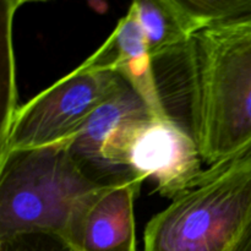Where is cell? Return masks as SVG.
Listing matches in <instances>:
<instances>
[{
  "label": "cell",
  "mask_w": 251,
  "mask_h": 251,
  "mask_svg": "<svg viewBox=\"0 0 251 251\" xmlns=\"http://www.w3.org/2000/svg\"><path fill=\"white\" fill-rule=\"evenodd\" d=\"M152 61L164 112L208 168L251 159V24L201 29Z\"/></svg>",
  "instance_id": "cell-1"
},
{
  "label": "cell",
  "mask_w": 251,
  "mask_h": 251,
  "mask_svg": "<svg viewBox=\"0 0 251 251\" xmlns=\"http://www.w3.org/2000/svg\"><path fill=\"white\" fill-rule=\"evenodd\" d=\"M142 251H251V159L206 169L150 220Z\"/></svg>",
  "instance_id": "cell-2"
},
{
  "label": "cell",
  "mask_w": 251,
  "mask_h": 251,
  "mask_svg": "<svg viewBox=\"0 0 251 251\" xmlns=\"http://www.w3.org/2000/svg\"><path fill=\"white\" fill-rule=\"evenodd\" d=\"M102 184L69 142L7 154L0 159V240L26 233L61 239L81 199Z\"/></svg>",
  "instance_id": "cell-3"
},
{
  "label": "cell",
  "mask_w": 251,
  "mask_h": 251,
  "mask_svg": "<svg viewBox=\"0 0 251 251\" xmlns=\"http://www.w3.org/2000/svg\"><path fill=\"white\" fill-rule=\"evenodd\" d=\"M126 83L112 71L80 66L20 105L0 139V159L27 150L68 142L91 114Z\"/></svg>",
  "instance_id": "cell-4"
},
{
  "label": "cell",
  "mask_w": 251,
  "mask_h": 251,
  "mask_svg": "<svg viewBox=\"0 0 251 251\" xmlns=\"http://www.w3.org/2000/svg\"><path fill=\"white\" fill-rule=\"evenodd\" d=\"M108 172L152 178L164 198L174 200L205 179L195 140L172 119L147 117L118 127L103 150Z\"/></svg>",
  "instance_id": "cell-5"
},
{
  "label": "cell",
  "mask_w": 251,
  "mask_h": 251,
  "mask_svg": "<svg viewBox=\"0 0 251 251\" xmlns=\"http://www.w3.org/2000/svg\"><path fill=\"white\" fill-rule=\"evenodd\" d=\"M142 181L126 172L83 196L61 237L70 251H137L134 202Z\"/></svg>",
  "instance_id": "cell-6"
},
{
  "label": "cell",
  "mask_w": 251,
  "mask_h": 251,
  "mask_svg": "<svg viewBox=\"0 0 251 251\" xmlns=\"http://www.w3.org/2000/svg\"><path fill=\"white\" fill-rule=\"evenodd\" d=\"M82 65L118 74L141 96L154 117L169 119L159 98L153 61L132 4L107 41Z\"/></svg>",
  "instance_id": "cell-7"
},
{
  "label": "cell",
  "mask_w": 251,
  "mask_h": 251,
  "mask_svg": "<svg viewBox=\"0 0 251 251\" xmlns=\"http://www.w3.org/2000/svg\"><path fill=\"white\" fill-rule=\"evenodd\" d=\"M147 117L154 115L141 96L126 82L88 117L77 134L68 141L69 149L78 163L98 181L114 180L122 174L113 176L108 172L103 159L105 144L124 123Z\"/></svg>",
  "instance_id": "cell-8"
},
{
  "label": "cell",
  "mask_w": 251,
  "mask_h": 251,
  "mask_svg": "<svg viewBox=\"0 0 251 251\" xmlns=\"http://www.w3.org/2000/svg\"><path fill=\"white\" fill-rule=\"evenodd\" d=\"M152 60L185 44L196 28L179 0L132 2Z\"/></svg>",
  "instance_id": "cell-9"
},
{
  "label": "cell",
  "mask_w": 251,
  "mask_h": 251,
  "mask_svg": "<svg viewBox=\"0 0 251 251\" xmlns=\"http://www.w3.org/2000/svg\"><path fill=\"white\" fill-rule=\"evenodd\" d=\"M196 31L251 24V0H179Z\"/></svg>",
  "instance_id": "cell-10"
},
{
  "label": "cell",
  "mask_w": 251,
  "mask_h": 251,
  "mask_svg": "<svg viewBox=\"0 0 251 251\" xmlns=\"http://www.w3.org/2000/svg\"><path fill=\"white\" fill-rule=\"evenodd\" d=\"M24 1L2 2V103H1V125L0 139L5 136L11 125L12 119L20 108L17 102V88L15 80V56L12 48V19L17 7Z\"/></svg>",
  "instance_id": "cell-11"
},
{
  "label": "cell",
  "mask_w": 251,
  "mask_h": 251,
  "mask_svg": "<svg viewBox=\"0 0 251 251\" xmlns=\"http://www.w3.org/2000/svg\"><path fill=\"white\" fill-rule=\"evenodd\" d=\"M0 251H70V249L55 235L26 233L0 240Z\"/></svg>",
  "instance_id": "cell-12"
}]
</instances>
